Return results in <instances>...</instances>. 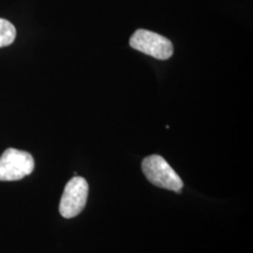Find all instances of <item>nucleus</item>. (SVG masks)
Masks as SVG:
<instances>
[{
    "label": "nucleus",
    "instance_id": "obj_2",
    "mask_svg": "<svg viewBox=\"0 0 253 253\" xmlns=\"http://www.w3.org/2000/svg\"><path fill=\"white\" fill-rule=\"evenodd\" d=\"M34 158L30 153L8 148L0 156V182L23 179L34 170Z\"/></svg>",
    "mask_w": 253,
    "mask_h": 253
},
{
    "label": "nucleus",
    "instance_id": "obj_1",
    "mask_svg": "<svg viewBox=\"0 0 253 253\" xmlns=\"http://www.w3.org/2000/svg\"><path fill=\"white\" fill-rule=\"evenodd\" d=\"M142 170L148 181L158 188L181 192L184 185L181 177L160 155L145 157L142 162Z\"/></svg>",
    "mask_w": 253,
    "mask_h": 253
},
{
    "label": "nucleus",
    "instance_id": "obj_4",
    "mask_svg": "<svg viewBox=\"0 0 253 253\" xmlns=\"http://www.w3.org/2000/svg\"><path fill=\"white\" fill-rule=\"evenodd\" d=\"M88 191V183L84 177H73L63 190L59 205L60 214L63 218H73L81 213L86 207Z\"/></svg>",
    "mask_w": 253,
    "mask_h": 253
},
{
    "label": "nucleus",
    "instance_id": "obj_5",
    "mask_svg": "<svg viewBox=\"0 0 253 253\" xmlns=\"http://www.w3.org/2000/svg\"><path fill=\"white\" fill-rule=\"evenodd\" d=\"M17 37V30L6 19L0 18V48L13 43Z\"/></svg>",
    "mask_w": 253,
    "mask_h": 253
},
{
    "label": "nucleus",
    "instance_id": "obj_3",
    "mask_svg": "<svg viewBox=\"0 0 253 253\" xmlns=\"http://www.w3.org/2000/svg\"><path fill=\"white\" fill-rule=\"evenodd\" d=\"M129 45L138 52L158 60H168L173 54L171 41L147 30H137L132 34Z\"/></svg>",
    "mask_w": 253,
    "mask_h": 253
}]
</instances>
